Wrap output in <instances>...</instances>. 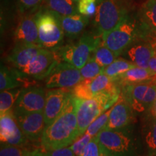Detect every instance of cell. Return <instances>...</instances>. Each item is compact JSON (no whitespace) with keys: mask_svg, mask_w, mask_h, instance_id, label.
<instances>
[{"mask_svg":"<svg viewBox=\"0 0 156 156\" xmlns=\"http://www.w3.org/2000/svg\"><path fill=\"white\" fill-rule=\"evenodd\" d=\"M155 78H156V77H155L148 69L135 66L127 70L126 73L121 75L116 80H119L122 83L126 85L147 82Z\"/></svg>","mask_w":156,"mask_h":156,"instance_id":"obj_22","label":"cell"},{"mask_svg":"<svg viewBox=\"0 0 156 156\" xmlns=\"http://www.w3.org/2000/svg\"><path fill=\"white\" fill-rule=\"evenodd\" d=\"M22 89L14 88L1 91L0 94V114L11 112Z\"/></svg>","mask_w":156,"mask_h":156,"instance_id":"obj_26","label":"cell"},{"mask_svg":"<svg viewBox=\"0 0 156 156\" xmlns=\"http://www.w3.org/2000/svg\"><path fill=\"white\" fill-rule=\"evenodd\" d=\"M45 155L46 156H76L70 146L46 151Z\"/></svg>","mask_w":156,"mask_h":156,"instance_id":"obj_36","label":"cell"},{"mask_svg":"<svg viewBox=\"0 0 156 156\" xmlns=\"http://www.w3.org/2000/svg\"><path fill=\"white\" fill-rule=\"evenodd\" d=\"M119 98V90L116 86L98 93L89 99H79L75 97V112L80 136L85 133L90 124L97 117L114 105Z\"/></svg>","mask_w":156,"mask_h":156,"instance_id":"obj_2","label":"cell"},{"mask_svg":"<svg viewBox=\"0 0 156 156\" xmlns=\"http://www.w3.org/2000/svg\"><path fill=\"white\" fill-rule=\"evenodd\" d=\"M38 30V44L42 48L56 50L61 47L64 32L57 14L46 7L36 12Z\"/></svg>","mask_w":156,"mask_h":156,"instance_id":"obj_4","label":"cell"},{"mask_svg":"<svg viewBox=\"0 0 156 156\" xmlns=\"http://www.w3.org/2000/svg\"><path fill=\"white\" fill-rule=\"evenodd\" d=\"M74 1H76V2H78V1H79V0H74Z\"/></svg>","mask_w":156,"mask_h":156,"instance_id":"obj_40","label":"cell"},{"mask_svg":"<svg viewBox=\"0 0 156 156\" xmlns=\"http://www.w3.org/2000/svg\"><path fill=\"white\" fill-rule=\"evenodd\" d=\"M151 112H152V114H153V117H155L156 118V99H155V102H154L153 107H152V108H151Z\"/></svg>","mask_w":156,"mask_h":156,"instance_id":"obj_39","label":"cell"},{"mask_svg":"<svg viewBox=\"0 0 156 156\" xmlns=\"http://www.w3.org/2000/svg\"><path fill=\"white\" fill-rule=\"evenodd\" d=\"M83 156H108L98 141V136H95L88 142L83 151Z\"/></svg>","mask_w":156,"mask_h":156,"instance_id":"obj_32","label":"cell"},{"mask_svg":"<svg viewBox=\"0 0 156 156\" xmlns=\"http://www.w3.org/2000/svg\"><path fill=\"white\" fill-rule=\"evenodd\" d=\"M104 129L98 134V141L108 156H136L133 138L126 130Z\"/></svg>","mask_w":156,"mask_h":156,"instance_id":"obj_7","label":"cell"},{"mask_svg":"<svg viewBox=\"0 0 156 156\" xmlns=\"http://www.w3.org/2000/svg\"><path fill=\"white\" fill-rule=\"evenodd\" d=\"M79 136L75 97L73 95L61 114L45 129L41 142L46 152L70 146Z\"/></svg>","mask_w":156,"mask_h":156,"instance_id":"obj_1","label":"cell"},{"mask_svg":"<svg viewBox=\"0 0 156 156\" xmlns=\"http://www.w3.org/2000/svg\"><path fill=\"white\" fill-rule=\"evenodd\" d=\"M83 80L80 69L65 62H58L46 79L47 88H73Z\"/></svg>","mask_w":156,"mask_h":156,"instance_id":"obj_9","label":"cell"},{"mask_svg":"<svg viewBox=\"0 0 156 156\" xmlns=\"http://www.w3.org/2000/svg\"><path fill=\"white\" fill-rule=\"evenodd\" d=\"M136 14L146 35L156 36V0H147Z\"/></svg>","mask_w":156,"mask_h":156,"instance_id":"obj_20","label":"cell"},{"mask_svg":"<svg viewBox=\"0 0 156 156\" xmlns=\"http://www.w3.org/2000/svg\"><path fill=\"white\" fill-rule=\"evenodd\" d=\"M112 108L106 110L103 114H101L98 117H97L93 122L90 124L85 133L88 134L92 137L97 136L102 130L106 128L108 124L109 116H110Z\"/></svg>","mask_w":156,"mask_h":156,"instance_id":"obj_28","label":"cell"},{"mask_svg":"<svg viewBox=\"0 0 156 156\" xmlns=\"http://www.w3.org/2000/svg\"><path fill=\"white\" fill-rule=\"evenodd\" d=\"M145 143L147 155L156 156V118L150 122L145 134Z\"/></svg>","mask_w":156,"mask_h":156,"instance_id":"obj_29","label":"cell"},{"mask_svg":"<svg viewBox=\"0 0 156 156\" xmlns=\"http://www.w3.org/2000/svg\"><path fill=\"white\" fill-rule=\"evenodd\" d=\"M29 156H46V155H45V153H43L40 150H36V151H32Z\"/></svg>","mask_w":156,"mask_h":156,"instance_id":"obj_38","label":"cell"},{"mask_svg":"<svg viewBox=\"0 0 156 156\" xmlns=\"http://www.w3.org/2000/svg\"><path fill=\"white\" fill-rule=\"evenodd\" d=\"M46 90L41 87L28 86L22 89L12 112L14 114H25L44 111L46 103Z\"/></svg>","mask_w":156,"mask_h":156,"instance_id":"obj_11","label":"cell"},{"mask_svg":"<svg viewBox=\"0 0 156 156\" xmlns=\"http://www.w3.org/2000/svg\"><path fill=\"white\" fill-rule=\"evenodd\" d=\"M32 151H28L22 146L1 143L0 156H29Z\"/></svg>","mask_w":156,"mask_h":156,"instance_id":"obj_31","label":"cell"},{"mask_svg":"<svg viewBox=\"0 0 156 156\" xmlns=\"http://www.w3.org/2000/svg\"><path fill=\"white\" fill-rule=\"evenodd\" d=\"M28 138L20 127L13 112L0 114V140L1 143L22 146Z\"/></svg>","mask_w":156,"mask_h":156,"instance_id":"obj_12","label":"cell"},{"mask_svg":"<svg viewBox=\"0 0 156 156\" xmlns=\"http://www.w3.org/2000/svg\"><path fill=\"white\" fill-rule=\"evenodd\" d=\"M21 130L28 140H41L46 127L44 111L25 114H14Z\"/></svg>","mask_w":156,"mask_h":156,"instance_id":"obj_13","label":"cell"},{"mask_svg":"<svg viewBox=\"0 0 156 156\" xmlns=\"http://www.w3.org/2000/svg\"><path fill=\"white\" fill-rule=\"evenodd\" d=\"M101 42L102 38L97 35L85 34L77 42L61 46L55 51L59 59L80 69L88 61Z\"/></svg>","mask_w":156,"mask_h":156,"instance_id":"obj_6","label":"cell"},{"mask_svg":"<svg viewBox=\"0 0 156 156\" xmlns=\"http://www.w3.org/2000/svg\"><path fill=\"white\" fill-rule=\"evenodd\" d=\"M42 47L38 44H16L7 56V60L17 69H21L30 62Z\"/></svg>","mask_w":156,"mask_h":156,"instance_id":"obj_19","label":"cell"},{"mask_svg":"<svg viewBox=\"0 0 156 156\" xmlns=\"http://www.w3.org/2000/svg\"><path fill=\"white\" fill-rule=\"evenodd\" d=\"M152 44H153V55L150 60L149 62V67H148V69L151 71V73L153 75L156 77V37L154 38L153 41H152Z\"/></svg>","mask_w":156,"mask_h":156,"instance_id":"obj_37","label":"cell"},{"mask_svg":"<svg viewBox=\"0 0 156 156\" xmlns=\"http://www.w3.org/2000/svg\"><path fill=\"white\" fill-rule=\"evenodd\" d=\"M57 16L59 19L64 34L70 38L79 36L89 23V17L81 14L68 16L57 14Z\"/></svg>","mask_w":156,"mask_h":156,"instance_id":"obj_21","label":"cell"},{"mask_svg":"<svg viewBox=\"0 0 156 156\" xmlns=\"http://www.w3.org/2000/svg\"><path fill=\"white\" fill-rule=\"evenodd\" d=\"M122 96L136 112L151 110L156 99V78L144 83L126 85Z\"/></svg>","mask_w":156,"mask_h":156,"instance_id":"obj_8","label":"cell"},{"mask_svg":"<svg viewBox=\"0 0 156 156\" xmlns=\"http://www.w3.org/2000/svg\"><path fill=\"white\" fill-rule=\"evenodd\" d=\"M153 51L152 42L147 41L145 38H141L140 40H136L124 52L129 60L134 65L148 69Z\"/></svg>","mask_w":156,"mask_h":156,"instance_id":"obj_16","label":"cell"},{"mask_svg":"<svg viewBox=\"0 0 156 156\" xmlns=\"http://www.w3.org/2000/svg\"><path fill=\"white\" fill-rule=\"evenodd\" d=\"M147 36L142 28L137 14H133L129 11L116 28L102 37V43L118 57L136 40Z\"/></svg>","mask_w":156,"mask_h":156,"instance_id":"obj_3","label":"cell"},{"mask_svg":"<svg viewBox=\"0 0 156 156\" xmlns=\"http://www.w3.org/2000/svg\"><path fill=\"white\" fill-rule=\"evenodd\" d=\"M92 56L98 63L104 67L112 64L117 58L116 54L102 42L95 48Z\"/></svg>","mask_w":156,"mask_h":156,"instance_id":"obj_27","label":"cell"},{"mask_svg":"<svg viewBox=\"0 0 156 156\" xmlns=\"http://www.w3.org/2000/svg\"><path fill=\"white\" fill-rule=\"evenodd\" d=\"M59 62L55 50L42 48L29 63L20 70L32 79L42 80L49 75Z\"/></svg>","mask_w":156,"mask_h":156,"instance_id":"obj_10","label":"cell"},{"mask_svg":"<svg viewBox=\"0 0 156 156\" xmlns=\"http://www.w3.org/2000/svg\"><path fill=\"white\" fill-rule=\"evenodd\" d=\"M45 0H17V8L20 13L27 14L30 12H36Z\"/></svg>","mask_w":156,"mask_h":156,"instance_id":"obj_33","label":"cell"},{"mask_svg":"<svg viewBox=\"0 0 156 156\" xmlns=\"http://www.w3.org/2000/svg\"><path fill=\"white\" fill-rule=\"evenodd\" d=\"M44 4L46 8L63 16L80 14L77 2L74 0H45Z\"/></svg>","mask_w":156,"mask_h":156,"instance_id":"obj_23","label":"cell"},{"mask_svg":"<svg viewBox=\"0 0 156 156\" xmlns=\"http://www.w3.org/2000/svg\"><path fill=\"white\" fill-rule=\"evenodd\" d=\"M92 136L90 134L84 133L83 135L79 136L75 142L70 145L72 150L76 156H83V151L88 142L92 139Z\"/></svg>","mask_w":156,"mask_h":156,"instance_id":"obj_35","label":"cell"},{"mask_svg":"<svg viewBox=\"0 0 156 156\" xmlns=\"http://www.w3.org/2000/svg\"><path fill=\"white\" fill-rule=\"evenodd\" d=\"M87 83L90 90L93 96L98 93L108 90L116 87L114 80L104 73H102L93 79L87 80Z\"/></svg>","mask_w":156,"mask_h":156,"instance_id":"obj_24","label":"cell"},{"mask_svg":"<svg viewBox=\"0 0 156 156\" xmlns=\"http://www.w3.org/2000/svg\"><path fill=\"white\" fill-rule=\"evenodd\" d=\"M32 83L27 76L17 68H8L2 65L0 72V90H10L31 86Z\"/></svg>","mask_w":156,"mask_h":156,"instance_id":"obj_18","label":"cell"},{"mask_svg":"<svg viewBox=\"0 0 156 156\" xmlns=\"http://www.w3.org/2000/svg\"><path fill=\"white\" fill-rule=\"evenodd\" d=\"M99 0H79L77 8L80 14L87 17L95 15Z\"/></svg>","mask_w":156,"mask_h":156,"instance_id":"obj_34","label":"cell"},{"mask_svg":"<svg viewBox=\"0 0 156 156\" xmlns=\"http://www.w3.org/2000/svg\"><path fill=\"white\" fill-rule=\"evenodd\" d=\"M72 95V92L62 88L53 89L48 91L44 109L46 126L50 125L61 114Z\"/></svg>","mask_w":156,"mask_h":156,"instance_id":"obj_14","label":"cell"},{"mask_svg":"<svg viewBox=\"0 0 156 156\" xmlns=\"http://www.w3.org/2000/svg\"><path fill=\"white\" fill-rule=\"evenodd\" d=\"M14 37L16 44L39 45L36 12L24 15V17L21 18L15 29Z\"/></svg>","mask_w":156,"mask_h":156,"instance_id":"obj_15","label":"cell"},{"mask_svg":"<svg viewBox=\"0 0 156 156\" xmlns=\"http://www.w3.org/2000/svg\"><path fill=\"white\" fill-rule=\"evenodd\" d=\"M104 68V67H102L91 56L85 65L80 69V72L83 80H90L103 73Z\"/></svg>","mask_w":156,"mask_h":156,"instance_id":"obj_30","label":"cell"},{"mask_svg":"<svg viewBox=\"0 0 156 156\" xmlns=\"http://www.w3.org/2000/svg\"><path fill=\"white\" fill-rule=\"evenodd\" d=\"M135 66L129 60L121 58H116L112 64L104 68L103 73L112 78L114 80H116L121 75Z\"/></svg>","mask_w":156,"mask_h":156,"instance_id":"obj_25","label":"cell"},{"mask_svg":"<svg viewBox=\"0 0 156 156\" xmlns=\"http://www.w3.org/2000/svg\"><path fill=\"white\" fill-rule=\"evenodd\" d=\"M133 119L132 108L127 101L121 96L118 101L112 107L107 129H122L125 128Z\"/></svg>","mask_w":156,"mask_h":156,"instance_id":"obj_17","label":"cell"},{"mask_svg":"<svg viewBox=\"0 0 156 156\" xmlns=\"http://www.w3.org/2000/svg\"><path fill=\"white\" fill-rule=\"evenodd\" d=\"M124 0H99L93 18L97 36L102 37L112 31L129 12Z\"/></svg>","mask_w":156,"mask_h":156,"instance_id":"obj_5","label":"cell"}]
</instances>
